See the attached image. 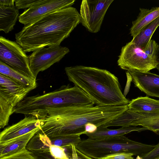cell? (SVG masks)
Listing matches in <instances>:
<instances>
[{
    "label": "cell",
    "mask_w": 159,
    "mask_h": 159,
    "mask_svg": "<svg viewBox=\"0 0 159 159\" xmlns=\"http://www.w3.org/2000/svg\"><path fill=\"white\" fill-rule=\"evenodd\" d=\"M49 152L57 159H70L67 155L64 148L52 144L49 148Z\"/></svg>",
    "instance_id": "obj_27"
},
{
    "label": "cell",
    "mask_w": 159,
    "mask_h": 159,
    "mask_svg": "<svg viewBox=\"0 0 159 159\" xmlns=\"http://www.w3.org/2000/svg\"><path fill=\"white\" fill-rule=\"evenodd\" d=\"M156 60L157 63L156 68L159 71V45H158L156 52Z\"/></svg>",
    "instance_id": "obj_36"
},
{
    "label": "cell",
    "mask_w": 159,
    "mask_h": 159,
    "mask_svg": "<svg viewBox=\"0 0 159 159\" xmlns=\"http://www.w3.org/2000/svg\"><path fill=\"white\" fill-rule=\"evenodd\" d=\"M131 153L119 152L108 155L101 159H134Z\"/></svg>",
    "instance_id": "obj_30"
},
{
    "label": "cell",
    "mask_w": 159,
    "mask_h": 159,
    "mask_svg": "<svg viewBox=\"0 0 159 159\" xmlns=\"http://www.w3.org/2000/svg\"><path fill=\"white\" fill-rule=\"evenodd\" d=\"M119 66L127 71L148 72L156 68V59L150 56L131 41L123 46L117 60Z\"/></svg>",
    "instance_id": "obj_6"
},
{
    "label": "cell",
    "mask_w": 159,
    "mask_h": 159,
    "mask_svg": "<svg viewBox=\"0 0 159 159\" xmlns=\"http://www.w3.org/2000/svg\"><path fill=\"white\" fill-rule=\"evenodd\" d=\"M37 87V85L25 86L0 74V97L7 101L13 107Z\"/></svg>",
    "instance_id": "obj_11"
},
{
    "label": "cell",
    "mask_w": 159,
    "mask_h": 159,
    "mask_svg": "<svg viewBox=\"0 0 159 159\" xmlns=\"http://www.w3.org/2000/svg\"><path fill=\"white\" fill-rule=\"evenodd\" d=\"M41 119L31 115H25L17 123L5 128L0 134V145L40 128Z\"/></svg>",
    "instance_id": "obj_12"
},
{
    "label": "cell",
    "mask_w": 159,
    "mask_h": 159,
    "mask_svg": "<svg viewBox=\"0 0 159 159\" xmlns=\"http://www.w3.org/2000/svg\"><path fill=\"white\" fill-rule=\"evenodd\" d=\"M141 113L129 109L116 118L101 127L107 128L112 126H120L123 128L130 126L133 121L144 117Z\"/></svg>",
    "instance_id": "obj_22"
},
{
    "label": "cell",
    "mask_w": 159,
    "mask_h": 159,
    "mask_svg": "<svg viewBox=\"0 0 159 159\" xmlns=\"http://www.w3.org/2000/svg\"><path fill=\"white\" fill-rule=\"evenodd\" d=\"M38 128L23 135L0 145V158L18 152L26 148L30 139L40 130Z\"/></svg>",
    "instance_id": "obj_14"
},
{
    "label": "cell",
    "mask_w": 159,
    "mask_h": 159,
    "mask_svg": "<svg viewBox=\"0 0 159 159\" xmlns=\"http://www.w3.org/2000/svg\"><path fill=\"white\" fill-rule=\"evenodd\" d=\"M61 106L48 108L40 116L39 132L49 138L85 134L84 126L91 123L98 128L108 123L129 109L128 105L117 106Z\"/></svg>",
    "instance_id": "obj_1"
},
{
    "label": "cell",
    "mask_w": 159,
    "mask_h": 159,
    "mask_svg": "<svg viewBox=\"0 0 159 159\" xmlns=\"http://www.w3.org/2000/svg\"><path fill=\"white\" fill-rule=\"evenodd\" d=\"M143 115L144 117L133 121L130 126H142L148 130L159 134V113Z\"/></svg>",
    "instance_id": "obj_23"
},
{
    "label": "cell",
    "mask_w": 159,
    "mask_h": 159,
    "mask_svg": "<svg viewBox=\"0 0 159 159\" xmlns=\"http://www.w3.org/2000/svg\"><path fill=\"white\" fill-rule=\"evenodd\" d=\"M31 153L36 159H57L53 157L49 152Z\"/></svg>",
    "instance_id": "obj_32"
},
{
    "label": "cell",
    "mask_w": 159,
    "mask_h": 159,
    "mask_svg": "<svg viewBox=\"0 0 159 159\" xmlns=\"http://www.w3.org/2000/svg\"><path fill=\"white\" fill-rule=\"evenodd\" d=\"M68 80L82 89L98 106L128 105L119 80L108 70L93 67L76 66L65 68Z\"/></svg>",
    "instance_id": "obj_3"
},
{
    "label": "cell",
    "mask_w": 159,
    "mask_h": 159,
    "mask_svg": "<svg viewBox=\"0 0 159 159\" xmlns=\"http://www.w3.org/2000/svg\"><path fill=\"white\" fill-rule=\"evenodd\" d=\"M140 12L137 19L133 21L130 29V33L135 37L148 24L159 16V7L151 9L140 8Z\"/></svg>",
    "instance_id": "obj_15"
},
{
    "label": "cell",
    "mask_w": 159,
    "mask_h": 159,
    "mask_svg": "<svg viewBox=\"0 0 159 159\" xmlns=\"http://www.w3.org/2000/svg\"><path fill=\"white\" fill-rule=\"evenodd\" d=\"M80 23V14L75 8L57 11L24 26L15 34L16 42L25 52L60 46Z\"/></svg>",
    "instance_id": "obj_2"
},
{
    "label": "cell",
    "mask_w": 159,
    "mask_h": 159,
    "mask_svg": "<svg viewBox=\"0 0 159 159\" xmlns=\"http://www.w3.org/2000/svg\"><path fill=\"white\" fill-rule=\"evenodd\" d=\"M0 159H36L31 152L26 148L22 151L11 155L0 158Z\"/></svg>",
    "instance_id": "obj_28"
},
{
    "label": "cell",
    "mask_w": 159,
    "mask_h": 159,
    "mask_svg": "<svg viewBox=\"0 0 159 159\" xmlns=\"http://www.w3.org/2000/svg\"><path fill=\"white\" fill-rule=\"evenodd\" d=\"M158 45L154 40L151 39L145 48L142 50L148 55L156 59V52Z\"/></svg>",
    "instance_id": "obj_29"
},
{
    "label": "cell",
    "mask_w": 159,
    "mask_h": 159,
    "mask_svg": "<svg viewBox=\"0 0 159 159\" xmlns=\"http://www.w3.org/2000/svg\"><path fill=\"white\" fill-rule=\"evenodd\" d=\"M85 130L86 132L93 133L97 130L98 127L94 124L89 123H87L84 126Z\"/></svg>",
    "instance_id": "obj_33"
},
{
    "label": "cell",
    "mask_w": 159,
    "mask_h": 159,
    "mask_svg": "<svg viewBox=\"0 0 159 159\" xmlns=\"http://www.w3.org/2000/svg\"><path fill=\"white\" fill-rule=\"evenodd\" d=\"M155 145L133 141L123 135L101 139L88 138L82 140L75 148L88 157L101 159L119 152L131 153L142 157L152 150Z\"/></svg>",
    "instance_id": "obj_5"
},
{
    "label": "cell",
    "mask_w": 159,
    "mask_h": 159,
    "mask_svg": "<svg viewBox=\"0 0 159 159\" xmlns=\"http://www.w3.org/2000/svg\"><path fill=\"white\" fill-rule=\"evenodd\" d=\"M89 157V158L90 159H93V158H92L90 157Z\"/></svg>",
    "instance_id": "obj_38"
},
{
    "label": "cell",
    "mask_w": 159,
    "mask_h": 159,
    "mask_svg": "<svg viewBox=\"0 0 159 159\" xmlns=\"http://www.w3.org/2000/svg\"></svg>",
    "instance_id": "obj_39"
},
{
    "label": "cell",
    "mask_w": 159,
    "mask_h": 159,
    "mask_svg": "<svg viewBox=\"0 0 159 159\" xmlns=\"http://www.w3.org/2000/svg\"><path fill=\"white\" fill-rule=\"evenodd\" d=\"M51 145V140L47 135L37 132L30 139L26 148L32 153L49 152Z\"/></svg>",
    "instance_id": "obj_19"
},
{
    "label": "cell",
    "mask_w": 159,
    "mask_h": 159,
    "mask_svg": "<svg viewBox=\"0 0 159 159\" xmlns=\"http://www.w3.org/2000/svg\"><path fill=\"white\" fill-rule=\"evenodd\" d=\"M49 0H15V5L18 10L28 9L38 6L48 2Z\"/></svg>",
    "instance_id": "obj_26"
},
{
    "label": "cell",
    "mask_w": 159,
    "mask_h": 159,
    "mask_svg": "<svg viewBox=\"0 0 159 159\" xmlns=\"http://www.w3.org/2000/svg\"><path fill=\"white\" fill-rule=\"evenodd\" d=\"M0 61L30 78L36 79L31 70L29 56L16 42L0 36Z\"/></svg>",
    "instance_id": "obj_7"
},
{
    "label": "cell",
    "mask_w": 159,
    "mask_h": 159,
    "mask_svg": "<svg viewBox=\"0 0 159 159\" xmlns=\"http://www.w3.org/2000/svg\"><path fill=\"white\" fill-rule=\"evenodd\" d=\"M128 105L129 109L143 115L159 113V100L147 96L133 99Z\"/></svg>",
    "instance_id": "obj_16"
},
{
    "label": "cell",
    "mask_w": 159,
    "mask_h": 159,
    "mask_svg": "<svg viewBox=\"0 0 159 159\" xmlns=\"http://www.w3.org/2000/svg\"><path fill=\"white\" fill-rule=\"evenodd\" d=\"M136 159H143L142 157L140 156H137L136 158Z\"/></svg>",
    "instance_id": "obj_37"
},
{
    "label": "cell",
    "mask_w": 159,
    "mask_h": 159,
    "mask_svg": "<svg viewBox=\"0 0 159 159\" xmlns=\"http://www.w3.org/2000/svg\"><path fill=\"white\" fill-rule=\"evenodd\" d=\"M79 135L62 136L49 138L52 144L62 148L71 147L73 145L76 147L81 141Z\"/></svg>",
    "instance_id": "obj_24"
},
{
    "label": "cell",
    "mask_w": 159,
    "mask_h": 159,
    "mask_svg": "<svg viewBox=\"0 0 159 159\" xmlns=\"http://www.w3.org/2000/svg\"><path fill=\"white\" fill-rule=\"evenodd\" d=\"M13 107L6 100L0 97V128L8 124L10 116L13 113Z\"/></svg>",
    "instance_id": "obj_25"
},
{
    "label": "cell",
    "mask_w": 159,
    "mask_h": 159,
    "mask_svg": "<svg viewBox=\"0 0 159 159\" xmlns=\"http://www.w3.org/2000/svg\"><path fill=\"white\" fill-rule=\"evenodd\" d=\"M19 10L15 5L0 6V31L8 33L14 28L19 16Z\"/></svg>",
    "instance_id": "obj_18"
},
{
    "label": "cell",
    "mask_w": 159,
    "mask_h": 159,
    "mask_svg": "<svg viewBox=\"0 0 159 159\" xmlns=\"http://www.w3.org/2000/svg\"><path fill=\"white\" fill-rule=\"evenodd\" d=\"M15 0H0V6H9L14 5Z\"/></svg>",
    "instance_id": "obj_34"
},
{
    "label": "cell",
    "mask_w": 159,
    "mask_h": 159,
    "mask_svg": "<svg viewBox=\"0 0 159 159\" xmlns=\"http://www.w3.org/2000/svg\"><path fill=\"white\" fill-rule=\"evenodd\" d=\"M159 26V16L145 26L131 41L143 49L146 47L155 31Z\"/></svg>",
    "instance_id": "obj_20"
},
{
    "label": "cell",
    "mask_w": 159,
    "mask_h": 159,
    "mask_svg": "<svg viewBox=\"0 0 159 159\" xmlns=\"http://www.w3.org/2000/svg\"><path fill=\"white\" fill-rule=\"evenodd\" d=\"M142 157L143 159H159V143L155 145L152 150Z\"/></svg>",
    "instance_id": "obj_31"
},
{
    "label": "cell",
    "mask_w": 159,
    "mask_h": 159,
    "mask_svg": "<svg viewBox=\"0 0 159 159\" xmlns=\"http://www.w3.org/2000/svg\"><path fill=\"white\" fill-rule=\"evenodd\" d=\"M135 86L147 96L159 98V75L149 71H127Z\"/></svg>",
    "instance_id": "obj_13"
},
{
    "label": "cell",
    "mask_w": 159,
    "mask_h": 159,
    "mask_svg": "<svg viewBox=\"0 0 159 159\" xmlns=\"http://www.w3.org/2000/svg\"><path fill=\"white\" fill-rule=\"evenodd\" d=\"M0 74L26 86L37 85L36 80L28 77L0 61Z\"/></svg>",
    "instance_id": "obj_21"
},
{
    "label": "cell",
    "mask_w": 159,
    "mask_h": 159,
    "mask_svg": "<svg viewBox=\"0 0 159 159\" xmlns=\"http://www.w3.org/2000/svg\"><path fill=\"white\" fill-rule=\"evenodd\" d=\"M77 159H90L89 157L85 155L75 148Z\"/></svg>",
    "instance_id": "obj_35"
},
{
    "label": "cell",
    "mask_w": 159,
    "mask_h": 159,
    "mask_svg": "<svg viewBox=\"0 0 159 159\" xmlns=\"http://www.w3.org/2000/svg\"><path fill=\"white\" fill-rule=\"evenodd\" d=\"M93 104L82 89L76 86H72L68 84L43 94L25 97L13 107V113L31 115L38 119L48 108Z\"/></svg>",
    "instance_id": "obj_4"
},
{
    "label": "cell",
    "mask_w": 159,
    "mask_h": 159,
    "mask_svg": "<svg viewBox=\"0 0 159 159\" xmlns=\"http://www.w3.org/2000/svg\"><path fill=\"white\" fill-rule=\"evenodd\" d=\"M73 0H49L38 6L26 9L19 16V22L24 26L30 24L54 11L71 7Z\"/></svg>",
    "instance_id": "obj_10"
},
{
    "label": "cell",
    "mask_w": 159,
    "mask_h": 159,
    "mask_svg": "<svg viewBox=\"0 0 159 159\" xmlns=\"http://www.w3.org/2000/svg\"><path fill=\"white\" fill-rule=\"evenodd\" d=\"M113 0H83L80 7V23L89 32L100 30L104 16Z\"/></svg>",
    "instance_id": "obj_8"
},
{
    "label": "cell",
    "mask_w": 159,
    "mask_h": 159,
    "mask_svg": "<svg viewBox=\"0 0 159 159\" xmlns=\"http://www.w3.org/2000/svg\"><path fill=\"white\" fill-rule=\"evenodd\" d=\"M70 52L66 47L55 46L38 50L29 56L30 67L34 77L36 79L40 72L49 68L60 61Z\"/></svg>",
    "instance_id": "obj_9"
},
{
    "label": "cell",
    "mask_w": 159,
    "mask_h": 159,
    "mask_svg": "<svg viewBox=\"0 0 159 159\" xmlns=\"http://www.w3.org/2000/svg\"><path fill=\"white\" fill-rule=\"evenodd\" d=\"M148 130L145 128L130 126L127 128L121 127L117 129H111L103 127L98 128L97 130L93 133L86 132L85 134L88 138L92 139H101L109 137L121 136L133 131L140 132Z\"/></svg>",
    "instance_id": "obj_17"
}]
</instances>
